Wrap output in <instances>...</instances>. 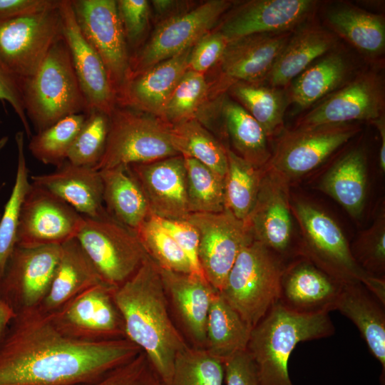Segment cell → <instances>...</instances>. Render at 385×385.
I'll return each instance as SVG.
<instances>
[{"instance_id":"1","label":"cell","mask_w":385,"mask_h":385,"mask_svg":"<svg viewBox=\"0 0 385 385\" xmlns=\"http://www.w3.org/2000/svg\"><path fill=\"white\" fill-rule=\"evenodd\" d=\"M141 351L127 338L86 342L63 334L37 309L16 314L0 342V385H81Z\"/></svg>"},{"instance_id":"32","label":"cell","mask_w":385,"mask_h":385,"mask_svg":"<svg viewBox=\"0 0 385 385\" xmlns=\"http://www.w3.org/2000/svg\"><path fill=\"white\" fill-rule=\"evenodd\" d=\"M350 69L348 59L343 53L329 51L292 81L287 93L289 103L302 109L316 104L346 83Z\"/></svg>"},{"instance_id":"7","label":"cell","mask_w":385,"mask_h":385,"mask_svg":"<svg viewBox=\"0 0 385 385\" xmlns=\"http://www.w3.org/2000/svg\"><path fill=\"white\" fill-rule=\"evenodd\" d=\"M76 239L103 282L116 288L129 279L148 255L136 232L107 212L101 216H83Z\"/></svg>"},{"instance_id":"10","label":"cell","mask_w":385,"mask_h":385,"mask_svg":"<svg viewBox=\"0 0 385 385\" xmlns=\"http://www.w3.org/2000/svg\"><path fill=\"white\" fill-rule=\"evenodd\" d=\"M383 76L372 70L356 75L315 104L296 121L295 129L321 125L372 123L384 115Z\"/></svg>"},{"instance_id":"37","label":"cell","mask_w":385,"mask_h":385,"mask_svg":"<svg viewBox=\"0 0 385 385\" xmlns=\"http://www.w3.org/2000/svg\"><path fill=\"white\" fill-rule=\"evenodd\" d=\"M173 143L178 153L192 158L225 178L226 147L197 120L190 118L170 125Z\"/></svg>"},{"instance_id":"19","label":"cell","mask_w":385,"mask_h":385,"mask_svg":"<svg viewBox=\"0 0 385 385\" xmlns=\"http://www.w3.org/2000/svg\"><path fill=\"white\" fill-rule=\"evenodd\" d=\"M159 270L175 325L190 346L205 349L207 318L217 291L195 274Z\"/></svg>"},{"instance_id":"53","label":"cell","mask_w":385,"mask_h":385,"mask_svg":"<svg viewBox=\"0 0 385 385\" xmlns=\"http://www.w3.org/2000/svg\"><path fill=\"white\" fill-rule=\"evenodd\" d=\"M58 0H0V22L51 8Z\"/></svg>"},{"instance_id":"13","label":"cell","mask_w":385,"mask_h":385,"mask_svg":"<svg viewBox=\"0 0 385 385\" xmlns=\"http://www.w3.org/2000/svg\"><path fill=\"white\" fill-rule=\"evenodd\" d=\"M78 26L101 58L117 96L130 75L127 41L115 0H71Z\"/></svg>"},{"instance_id":"22","label":"cell","mask_w":385,"mask_h":385,"mask_svg":"<svg viewBox=\"0 0 385 385\" xmlns=\"http://www.w3.org/2000/svg\"><path fill=\"white\" fill-rule=\"evenodd\" d=\"M313 0H253L235 9L219 31L229 41L253 34L297 30L314 14Z\"/></svg>"},{"instance_id":"51","label":"cell","mask_w":385,"mask_h":385,"mask_svg":"<svg viewBox=\"0 0 385 385\" xmlns=\"http://www.w3.org/2000/svg\"><path fill=\"white\" fill-rule=\"evenodd\" d=\"M0 100L8 102L20 120L26 136L31 137L23 99L21 80L14 76L0 59Z\"/></svg>"},{"instance_id":"15","label":"cell","mask_w":385,"mask_h":385,"mask_svg":"<svg viewBox=\"0 0 385 385\" xmlns=\"http://www.w3.org/2000/svg\"><path fill=\"white\" fill-rule=\"evenodd\" d=\"M61 245L15 247L0 280V297L17 314L37 309L49 289Z\"/></svg>"},{"instance_id":"49","label":"cell","mask_w":385,"mask_h":385,"mask_svg":"<svg viewBox=\"0 0 385 385\" xmlns=\"http://www.w3.org/2000/svg\"><path fill=\"white\" fill-rule=\"evenodd\" d=\"M228 43L219 31L207 34L192 46L188 62L189 69L203 73L220 62Z\"/></svg>"},{"instance_id":"26","label":"cell","mask_w":385,"mask_h":385,"mask_svg":"<svg viewBox=\"0 0 385 385\" xmlns=\"http://www.w3.org/2000/svg\"><path fill=\"white\" fill-rule=\"evenodd\" d=\"M32 183L55 195L83 216L96 217L106 210L99 170L66 160L52 173L31 176Z\"/></svg>"},{"instance_id":"50","label":"cell","mask_w":385,"mask_h":385,"mask_svg":"<svg viewBox=\"0 0 385 385\" xmlns=\"http://www.w3.org/2000/svg\"><path fill=\"white\" fill-rule=\"evenodd\" d=\"M116 4L125 39L134 43L146 29L149 3L146 0H118Z\"/></svg>"},{"instance_id":"6","label":"cell","mask_w":385,"mask_h":385,"mask_svg":"<svg viewBox=\"0 0 385 385\" xmlns=\"http://www.w3.org/2000/svg\"><path fill=\"white\" fill-rule=\"evenodd\" d=\"M292 210L303 231V256L342 284L361 283L385 304V279L366 274L356 262L336 222L319 208L296 201Z\"/></svg>"},{"instance_id":"42","label":"cell","mask_w":385,"mask_h":385,"mask_svg":"<svg viewBox=\"0 0 385 385\" xmlns=\"http://www.w3.org/2000/svg\"><path fill=\"white\" fill-rule=\"evenodd\" d=\"M224 363L205 349L187 346L177 354L164 385H223Z\"/></svg>"},{"instance_id":"34","label":"cell","mask_w":385,"mask_h":385,"mask_svg":"<svg viewBox=\"0 0 385 385\" xmlns=\"http://www.w3.org/2000/svg\"><path fill=\"white\" fill-rule=\"evenodd\" d=\"M252 329L219 292L213 295L207 318L205 349L224 361L247 350Z\"/></svg>"},{"instance_id":"8","label":"cell","mask_w":385,"mask_h":385,"mask_svg":"<svg viewBox=\"0 0 385 385\" xmlns=\"http://www.w3.org/2000/svg\"><path fill=\"white\" fill-rule=\"evenodd\" d=\"M178 155L170 125L150 116L115 107L109 115L103 155L94 169L148 163Z\"/></svg>"},{"instance_id":"28","label":"cell","mask_w":385,"mask_h":385,"mask_svg":"<svg viewBox=\"0 0 385 385\" xmlns=\"http://www.w3.org/2000/svg\"><path fill=\"white\" fill-rule=\"evenodd\" d=\"M385 304L361 283L342 284L334 310L350 319L359 329L370 352L381 366L385 378Z\"/></svg>"},{"instance_id":"3","label":"cell","mask_w":385,"mask_h":385,"mask_svg":"<svg viewBox=\"0 0 385 385\" xmlns=\"http://www.w3.org/2000/svg\"><path fill=\"white\" fill-rule=\"evenodd\" d=\"M334 326L328 313L302 314L274 304L252 329L247 347L260 385H293L289 356L302 342L331 337Z\"/></svg>"},{"instance_id":"30","label":"cell","mask_w":385,"mask_h":385,"mask_svg":"<svg viewBox=\"0 0 385 385\" xmlns=\"http://www.w3.org/2000/svg\"><path fill=\"white\" fill-rule=\"evenodd\" d=\"M106 212L135 232L151 214L145 196L128 166L99 170Z\"/></svg>"},{"instance_id":"21","label":"cell","mask_w":385,"mask_h":385,"mask_svg":"<svg viewBox=\"0 0 385 385\" xmlns=\"http://www.w3.org/2000/svg\"><path fill=\"white\" fill-rule=\"evenodd\" d=\"M127 166L140 186L151 214L168 220H188L190 212L182 155Z\"/></svg>"},{"instance_id":"17","label":"cell","mask_w":385,"mask_h":385,"mask_svg":"<svg viewBox=\"0 0 385 385\" xmlns=\"http://www.w3.org/2000/svg\"><path fill=\"white\" fill-rule=\"evenodd\" d=\"M114 288L94 286L49 316L66 336L86 342L126 338L123 319L113 301Z\"/></svg>"},{"instance_id":"23","label":"cell","mask_w":385,"mask_h":385,"mask_svg":"<svg viewBox=\"0 0 385 385\" xmlns=\"http://www.w3.org/2000/svg\"><path fill=\"white\" fill-rule=\"evenodd\" d=\"M342 285L304 256L285 266L277 303L298 314H329Z\"/></svg>"},{"instance_id":"48","label":"cell","mask_w":385,"mask_h":385,"mask_svg":"<svg viewBox=\"0 0 385 385\" xmlns=\"http://www.w3.org/2000/svg\"><path fill=\"white\" fill-rule=\"evenodd\" d=\"M154 216L187 256L190 263L192 274L206 279L199 262V235L195 227L188 220H168Z\"/></svg>"},{"instance_id":"35","label":"cell","mask_w":385,"mask_h":385,"mask_svg":"<svg viewBox=\"0 0 385 385\" xmlns=\"http://www.w3.org/2000/svg\"><path fill=\"white\" fill-rule=\"evenodd\" d=\"M222 115L234 151L250 164L264 167L272 156L268 138L260 124L236 101L222 98Z\"/></svg>"},{"instance_id":"55","label":"cell","mask_w":385,"mask_h":385,"mask_svg":"<svg viewBox=\"0 0 385 385\" xmlns=\"http://www.w3.org/2000/svg\"><path fill=\"white\" fill-rule=\"evenodd\" d=\"M374 124L380 134L381 144L379 151V165L381 169L385 170V120L384 115L371 123Z\"/></svg>"},{"instance_id":"16","label":"cell","mask_w":385,"mask_h":385,"mask_svg":"<svg viewBox=\"0 0 385 385\" xmlns=\"http://www.w3.org/2000/svg\"><path fill=\"white\" fill-rule=\"evenodd\" d=\"M232 6L227 0H210L163 21L137 56L133 71L143 72L192 47Z\"/></svg>"},{"instance_id":"38","label":"cell","mask_w":385,"mask_h":385,"mask_svg":"<svg viewBox=\"0 0 385 385\" xmlns=\"http://www.w3.org/2000/svg\"><path fill=\"white\" fill-rule=\"evenodd\" d=\"M225 205L237 219L245 221L255 202L263 167L257 168L226 147Z\"/></svg>"},{"instance_id":"46","label":"cell","mask_w":385,"mask_h":385,"mask_svg":"<svg viewBox=\"0 0 385 385\" xmlns=\"http://www.w3.org/2000/svg\"><path fill=\"white\" fill-rule=\"evenodd\" d=\"M357 265L369 275L385 279V219L381 214L374 225L351 247Z\"/></svg>"},{"instance_id":"54","label":"cell","mask_w":385,"mask_h":385,"mask_svg":"<svg viewBox=\"0 0 385 385\" xmlns=\"http://www.w3.org/2000/svg\"><path fill=\"white\" fill-rule=\"evenodd\" d=\"M15 316L13 309L0 297V342Z\"/></svg>"},{"instance_id":"24","label":"cell","mask_w":385,"mask_h":385,"mask_svg":"<svg viewBox=\"0 0 385 385\" xmlns=\"http://www.w3.org/2000/svg\"><path fill=\"white\" fill-rule=\"evenodd\" d=\"M292 33L253 34L229 41L220 61L225 78L232 82H265Z\"/></svg>"},{"instance_id":"14","label":"cell","mask_w":385,"mask_h":385,"mask_svg":"<svg viewBox=\"0 0 385 385\" xmlns=\"http://www.w3.org/2000/svg\"><path fill=\"white\" fill-rule=\"evenodd\" d=\"M83 222L71 205L31 183L21 207L16 245H61L76 237Z\"/></svg>"},{"instance_id":"31","label":"cell","mask_w":385,"mask_h":385,"mask_svg":"<svg viewBox=\"0 0 385 385\" xmlns=\"http://www.w3.org/2000/svg\"><path fill=\"white\" fill-rule=\"evenodd\" d=\"M326 21L332 32L340 36L362 53L371 58L383 54L385 48L384 15L362 9L350 3L329 9Z\"/></svg>"},{"instance_id":"2","label":"cell","mask_w":385,"mask_h":385,"mask_svg":"<svg viewBox=\"0 0 385 385\" xmlns=\"http://www.w3.org/2000/svg\"><path fill=\"white\" fill-rule=\"evenodd\" d=\"M112 294L125 337L140 349L163 384L167 383L177 354L188 344L172 319L159 267L148 255Z\"/></svg>"},{"instance_id":"36","label":"cell","mask_w":385,"mask_h":385,"mask_svg":"<svg viewBox=\"0 0 385 385\" xmlns=\"http://www.w3.org/2000/svg\"><path fill=\"white\" fill-rule=\"evenodd\" d=\"M229 88L236 101L260 124L268 138L283 130L289 103L283 88L242 81L234 82Z\"/></svg>"},{"instance_id":"20","label":"cell","mask_w":385,"mask_h":385,"mask_svg":"<svg viewBox=\"0 0 385 385\" xmlns=\"http://www.w3.org/2000/svg\"><path fill=\"white\" fill-rule=\"evenodd\" d=\"M58 9L63 36L89 111L96 109L109 115L115 108L116 96L104 63L81 32L71 0H59Z\"/></svg>"},{"instance_id":"45","label":"cell","mask_w":385,"mask_h":385,"mask_svg":"<svg viewBox=\"0 0 385 385\" xmlns=\"http://www.w3.org/2000/svg\"><path fill=\"white\" fill-rule=\"evenodd\" d=\"M207 91L204 74L188 69L172 93L163 115L172 125L192 118Z\"/></svg>"},{"instance_id":"57","label":"cell","mask_w":385,"mask_h":385,"mask_svg":"<svg viewBox=\"0 0 385 385\" xmlns=\"http://www.w3.org/2000/svg\"><path fill=\"white\" fill-rule=\"evenodd\" d=\"M8 140H9V138L7 136H4L0 139V151L6 145V143L8 142ZM0 217H1V215H0Z\"/></svg>"},{"instance_id":"40","label":"cell","mask_w":385,"mask_h":385,"mask_svg":"<svg viewBox=\"0 0 385 385\" xmlns=\"http://www.w3.org/2000/svg\"><path fill=\"white\" fill-rule=\"evenodd\" d=\"M86 118V113L66 116L31 135L28 148L32 155L46 165L61 166Z\"/></svg>"},{"instance_id":"11","label":"cell","mask_w":385,"mask_h":385,"mask_svg":"<svg viewBox=\"0 0 385 385\" xmlns=\"http://www.w3.org/2000/svg\"><path fill=\"white\" fill-rule=\"evenodd\" d=\"M359 130L354 123L286 130L264 167L290 183L319 166Z\"/></svg>"},{"instance_id":"12","label":"cell","mask_w":385,"mask_h":385,"mask_svg":"<svg viewBox=\"0 0 385 385\" xmlns=\"http://www.w3.org/2000/svg\"><path fill=\"white\" fill-rule=\"evenodd\" d=\"M187 220L199 235L198 258L204 276L220 292L239 253L254 239L245 222L227 209L192 212Z\"/></svg>"},{"instance_id":"43","label":"cell","mask_w":385,"mask_h":385,"mask_svg":"<svg viewBox=\"0 0 385 385\" xmlns=\"http://www.w3.org/2000/svg\"><path fill=\"white\" fill-rule=\"evenodd\" d=\"M147 255L158 267L192 274L187 256L173 237L159 224L153 214L135 231Z\"/></svg>"},{"instance_id":"47","label":"cell","mask_w":385,"mask_h":385,"mask_svg":"<svg viewBox=\"0 0 385 385\" xmlns=\"http://www.w3.org/2000/svg\"><path fill=\"white\" fill-rule=\"evenodd\" d=\"M81 385H164L146 355L140 351L131 360L99 379Z\"/></svg>"},{"instance_id":"41","label":"cell","mask_w":385,"mask_h":385,"mask_svg":"<svg viewBox=\"0 0 385 385\" xmlns=\"http://www.w3.org/2000/svg\"><path fill=\"white\" fill-rule=\"evenodd\" d=\"M183 158L190 213L223 211L225 209V178L192 158Z\"/></svg>"},{"instance_id":"44","label":"cell","mask_w":385,"mask_h":385,"mask_svg":"<svg viewBox=\"0 0 385 385\" xmlns=\"http://www.w3.org/2000/svg\"><path fill=\"white\" fill-rule=\"evenodd\" d=\"M108 128L109 115L98 110H90L69 150L67 160L74 165L95 168L103 155Z\"/></svg>"},{"instance_id":"39","label":"cell","mask_w":385,"mask_h":385,"mask_svg":"<svg viewBox=\"0 0 385 385\" xmlns=\"http://www.w3.org/2000/svg\"><path fill=\"white\" fill-rule=\"evenodd\" d=\"M15 140L17 148L15 182L0 217V280L8 261L16 247L21 207L31 185L29 181V170L25 155L24 133L17 132Z\"/></svg>"},{"instance_id":"56","label":"cell","mask_w":385,"mask_h":385,"mask_svg":"<svg viewBox=\"0 0 385 385\" xmlns=\"http://www.w3.org/2000/svg\"><path fill=\"white\" fill-rule=\"evenodd\" d=\"M152 4L158 12L165 13L173 8L176 2L172 0H154Z\"/></svg>"},{"instance_id":"4","label":"cell","mask_w":385,"mask_h":385,"mask_svg":"<svg viewBox=\"0 0 385 385\" xmlns=\"http://www.w3.org/2000/svg\"><path fill=\"white\" fill-rule=\"evenodd\" d=\"M21 88L26 114L36 133L66 116L89 111L63 36L52 46L36 73L21 80Z\"/></svg>"},{"instance_id":"18","label":"cell","mask_w":385,"mask_h":385,"mask_svg":"<svg viewBox=\"0 0 385 385\" xmlns=\"http://www.w3.org/2000/svg\"><path fill=\"white\" fill-rule=\"evenodd\" d=\"M289 183L263 167V174L254 206L244 221L253 239L267 247L286 265L292 250V219Z\"/></svg>"},{"instance_id":"29","label":"cell","mask_w":385,"mask_h":385,"mask_svg":"<svg viewBox=\"0 0 385 385\" xmlns=\"http://www.w3.org/2000/svg\"><path fill=\"white\" fill-rule=\"evenodd\" d=\"M337 36L315 24L293 32L277 57L265 81L273 87L285 88L317 59L332 51Z\"/></svg>"},{"instance_id":"33","label":"cell","mask_w":385,"mask_h":385,"mask_svg":"<svg viewBox=\"0 0 385 385\" xmlns=\"http://www.w3.org/2000/svg\"><path fill=\"white\" fill-rule=\"evenodd\" d=\"M366 157L363 150L353 149L340 158L326 173L319 188L354 217L363 210L366 195Z\"/></svg>"},{"instance_id":"27","label":"cell","mask_w":385,"mask_h":385,"mask_svg":"<svg viewBox=\"0 0 385 385\" xmlns=\"http://www.w3.org/2000/svg\"><path fill=\"white\" fill-rule=\"evenodd\" d=\"M101 284L105 283L92 262L77 239H72L61 246L49 289L37 309L51 315L78 294Z\"/></svg>"},{"instance_id":"25","label":"cell","mask_w":385,"mask_h":385,"mask_svg":"<svg viewBox=\"0 0 385 385\" xmlns=\"http://www.w3.org/2000/svg\"><path fill=\"white\" fill-rule=\"evenodd\" d=\"M192 48L143 72L130 74L119 92L121 103L163 115L172 93L189 69Z\"/></svg>"},{"instance_id":"5","label":"cell","mask_w":385,"mask_h":385,"mask_svg":"<svg viewBox=\"0 0 385 385\" xmlns=\"http://www.w3.org/2000/svg\"><path fill=\"white\" fill-rule=\"evenodd\" d=\"M284 267L267 247L253 240L239 253L219 293L253 329L277 302Z\"/></svg>"},{"instance_id":"52","label":"cell","mask_w":385,"mask_h":385,"mask_svg":"<svg viewBox=\"0 0 385 385\" xmlns=\"http://www.w3.org/2000/svg\"><path fill=\"white\" fill-rule=\"evenodd\" d=\"M225 385H260L254 363L244 351L223 361Z\"/></svg>"},{"instance_id":"9","label":"cell","mask_w":385,"mask_h":385,"mask_svg":"<svg viewBox=\"0 0 385 385\" xmlns=\"http://www.w3.org/2000/svg\"><path fill=\"white\" fill-rule=\"evenodd\" d=\"M58 4L0 22V59L19 79L34 76L63 36Z\"/></svg>"}]
</instances>
